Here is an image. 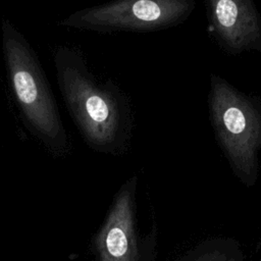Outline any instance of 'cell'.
Wrapping results in <instances>:
<instances>
[{
  "mask_svg": "<svg viewBox=\"0 0 261 261\" xmlns=\"http://www.w3.org/2000/svg\"><path fill=\"white\" fill-rule=\"evenodd\" d=\"M53 60L60 93L86 144L101 153L123 152L134 129L126 95L111 79L98 80L73 47H56Z\"/></svg>",
  "mask_w": 261,
  "mask_h": 261,
  "instance_id": "obj_1",
  "label": "cell"
},
{
  "mask_svg": "<svg viewBox=\"0 0 261 261\" xmlns=\"http://www.w3.org/2000/svg\"><path fill=\"white\" fill-rule=\"evenodd\" d=\"M1 41L12 96L27 127L52 154L68 152L70 143L35 50L7 18L1 20Z\"/></svg>",
  "mask_w": 261,
  "mask_h": 261,
  "instance_id": "obj_2",
  "label": "cell"
},
{
  "mask_svg": "<svg viewBox=\"0 0 261 261\" xmlns=\"http://www.w3.org/2000/svg\"><path fill=\"white\" fill-rule=\"evenodd\" d=\"M208 113L217 144L231 171L244 186L254 187L259 176L261 100L211 73Z\"/></svg>",
  "mask_w": 261,
  "mask_h": 261,
  "instance_id": "obj_3",
  "label": "cell"
},
{
  "mask_svg": "<svg viewBox=\"0 0 261 261\" xmlns=\"http://www.w3.org/2000/svg\"><path fill=\"white\" fill-rule=\"evenodd\" d=\"M196 0H111L73 11L59 24L98 33L154 32L186 21Z\"/></svg>",
  "mask_w": 261,
  "mask_h": 261,
  "instance_id": "obj_4",
  "label": "cell"
},
{
  "mask_svg": "<svg viewBox=\"0 0 261 261\" xmlns=\"http://www.w3.org/2000/svg\"><path fill=\"white\" fill-rule=\"evenodd\" d=\"M138 177H129L115 195L94 245L97 261H153L157 246V227L153 223L146 236L137 222Z\"/></svg>",
  "mask_w": 261,
  "mask_h": 261,
  "instance_id": "obj_5",
  "label": "cell"
},
{
  "mask_svg": "<svg viewBox=\"0 0 261 261\" xmlns=\"http://www.w3.org/2000/svg\"><path fill=\"white\" fill-rule=\"evenodd\" d=\"M215 40L228 54L261 52V16L253 0H205Z\"/></svg>",
  "mask_w": 261,
  "mask_h": 261,
  "instance_id": "obj_6",
  "label": "cell"
},
{
  "mask_svg": "<svg viewBox=\"0 0 261 261\" xmlns=\"http://www.w3.org/2000/svg\"><path fill=\"white\" fill-rule=\"evenodd\" d=\"M175 261H246V254L236 239L213 237L198 243Z\"/></svg>",
  "mask_w": 261,
  "mask_h": 261,
  "instance_id": "obj_7",
  "label": "cell"
},
{
  "mask_svg": "<svg viewBox=\"0 0 261 261\" xmlns=\"http://www.w3.org/2000/svg\"><path fill=\"white\" fill-rule=\"evenodd\" d=\"M259 261H261V257H260V259H259Z\"/></svg>",
  "mask_w": 261,
  "mask_h": 261,
  "instance_id": "obj_8",
  "label": "cell"
}]
</instances>
